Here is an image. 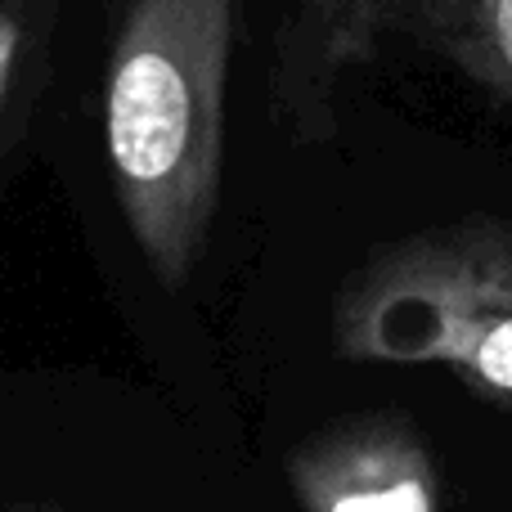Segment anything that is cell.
Listing matches in <instances>:
<instances>
[{"mask_svg":"<svg viewBox=\"0 0 512 512\" xmlns=\"http://www.w3.org/2000/svg\"><path fill=\"white\" fill-rule=\"evenodd\" d=\"M351 364L445 369L512 414V225L459 221L369 252L333 297Z\"/></svg>","mask_w":512,"mask_h":512,"instance_id":"obj_2","label":"cell"},{"mask_svg":"<svg viewBox=\"0 0 512 512\" xmlns=\"http://www.w3.org/2000/svg\"><path fill=\"white\" fill-rule=\"evenodd\" d=\"M0 512H54V508H41V504H18V508H0Z\"/></svg>","mask_w":512,"mask_h":512,"instance_id":"obj_7","label":"cell"},{"mask_svg":"<svg viewBox=\"0 0 512 512\" xmlns=\"http://www.w3.org/2000/svg\"><path fill=\"white\" fill-rule=\"evenodd\" d=\"M396 32L432 45L512 108V0H396Z\"/></svg>","mask_w":512,"mask_h":512,"instance_id":"obj_5","label":"cell"},{"mask_svg":"<svg viewBox=\"0 0 512 512\" xmlns=\"http://www.w3.org/2000/svg\"><path fill=\"white\" fill-rule=\"evenodd\" d=\"M396 36V0H292L274 36L270 104L297 144H319L337 126V90L369 68Z\"/></svg>","mask_w":512,"mask_h":512,"instance_id":"obj_4","label":"cell"},{"mask_svg":"<svg viewBox=\"0 0 512 512\" xmlns=\"http://www.w3.org/2000/svg\"><path fill=\"white\" fill-rule=\"evenodd\" d=\"M63 0H0V167L36 113Z\"/></svg>","mask_w":512,"mask_h":512,"instance_id":"obj_6","label":"cell"},{"mask_svg":"<svg viewBox=\"0 0 512 512\" xmlns=\"http://www.w3.org/2000/svg\"><path fill=\"white\" fill-rule=\"evenodd\" d=\"M239 0H122L104 63V158L131 243L162 288L207 256L225 180Z\"/></svg>","mask_w":512,"mask_h":512,"instance_id":"obj_1","label":"cell"},{"mask_svg":"<svg viewBox=\"0 0 512 512\" xmlns=\"http://www.w3.org/2000/svg\"><path fill=\"white\" fill-rule=\"evenodd\" d=\"M288 490L301 512H441V468L414 418L396 409L319 427L288 454Z\"/></svg>","mask_w":512,"mask_h":512,"instance_id":"obj_3","label":"cell"}]
</instances>
